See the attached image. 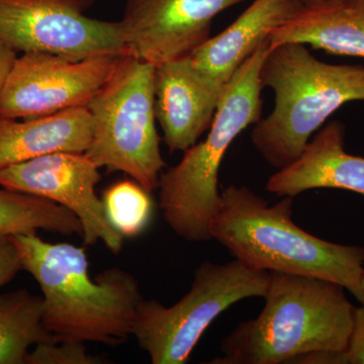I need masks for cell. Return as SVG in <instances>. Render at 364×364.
<instances>
[{
    "label": "cell",
    "instance_id": "6da1fadb",
    "mask_svg": "<svg viewBox=\"0 0 364 364\" xmlns=\"http://www.w3.org/2000/svg\"><path fill=\"white\" fill-rule=\"evenodd\" d=\"M23 270L40 286L43 322L55 342H93L117 346L132 336L142 301L138 280L119 267L91 279L85 249L49 243L37 233L11 236Z\"/></svg>",
    "mask_w": 364,
    "mask_h": 364
},
{
    "label": "cell",
    "instance_id": "7a4b0ae2",
    "mask_svg": "<svg viewBox=\"0 0 364 364\" xmlns=\"http://www.w3.org/2000/svg\"><path fill=\"white\" fill-rule=\"evenodd\" d=\"M294 198L269 205L247 186L231 184L208 226L210 238L254 269L329 280L364 304V247L326 241L296 226Z\"/></svg>",
    "mask_w": 364,
    "mask_h": 364
},
{
    "label": "cell",
    "instance_id": "3957f363",
    "mask_svg": "<svg viewBox=\"0 0 364 364\" xmlns=\"http://www.w3.org/2000/svg\"><path fill=\"white\" fill-rule=\"evenodd\" d=\"M345 291L318 277L270 272L259 315L228 334L222 355L208 363H291L313 352L346 350L355 306Z\"/></svg>",
    "mask_w": 364,
    "mask_h": 364
},
{
    "label": "cell",
    "instance_id": "277c9868",
    "mask_svg": "<svg viewBox=\"0 0 364 364\" xmlns=\"http://www.w3.org/2000/svg\"><path fill=\"white\" fill-rule=\"evenodd\" d=\"M262 87L274 95L272 112L254 126L251 141L277 170L298 159L314 134L347 102L364 100V66L335 65L306 45L272 47L260 68Z\"/></svg>",
    "mask_w": 364,
    "mask_h": 364
},
{
    "label": "cell",
    "instance_id": "5b68a950",
    "mask_svg": "<svg viewBox=\"0 0 364 364\" xmlns=\"http://www.w3.org/2000/svg\"><path fill=\"white\" fill-rule=\"evenodd\" d=\"M269 49L267 37L228 82L207 138L184 151L181 161L160 176L163 218L184 240H212L208 226L221 198L220 167L235 139L262 117L260 68Z\"/></svg>",
    "mask_w": 364,
    "mask_h": 364
},
{
    "label": "cell",
    "instance_id": "8992f818",
    "mask_svg": "<svg viewBox=\"0 0 364 364\" xmlns=\"http://www.w3.org/2000/svg\"><path fill=\"white\" fill-rule=\"evenodd\" d=\"M155 67L124 55L91 98L92 140L85 154L98 167L122 171L148 193L156 191L165 161L155 126Z\"/></svg>",
    "mask_w": 364,
    "mask_h": 364
},
{
    "label": "cell",
    "instance_id": "52a82bcc",
    "mask_svg": "<svg viewBox=\"0 0 364 364\" xmlns=\"http://www.w3.org/2000/svg\"><path fill=\"white\" fill-rule=\"evenodd\" d=\"M270 272L254 269L242 261H205L193 273L188 293L165 306L142 299L136 308L132 336L153 364H184L210 325L242 299L263 298Z\"/></svg>",
    "mask_w": 364,
    "mask_h": 364
},
{
    "label": "cell",
    "instance_id": "ba28073f",
    "mask_svg": "<svg viewBox=\"0 0 364 364\" xmlns=\"http://www.w3.org/2000/svg\"><path fill=\"white\" fill-rule=\"evenodd\" d=\"M95 0H0V43L72 60L127 54L119 21L86 16Z\"/></svg>",
    "mask_w": 364,
    "mask_h": 364
},
{
    "label": "cell",
    "instance_id": "9c48e42d",
    "mask_svg": "<svg viewBox=\"0 0 364 364\" xmlns=\"http://www.w3.org/2000/svg\"><path fill=\"white\" fill-rule=\"evenodd\" d=\"M124 55L72 60L50 53H23L2 91L0 117L33 119L86 107Z\"/></svg>",
    "mask_w": 364,
    "mask_h": 364
},
{
    "label": "cell",
    "instance_id": "30bf717a",
    "mask_svg": "<svg viewBox=\"0 0 364 364\" xmlns=\"http://www.w3.org/2000/svg\"><path fill=\"white\" fill-rule=\"evenodd\" d=\"M100 167L85 153L54 152L0 170V186L41 196L68 208L82 225L83 243L102 241L119 254L124 236L105 215L95 188L102 176Z\"/></svg>",
    "mask_w": 364,
    "mask_h": 364
},
{
    "label": "cell",
    "instance_id": "8fae6325",
    "mask_svg": "<svg viewBox=\"0 0 364 364\" xmlns=\"http://www.w3.org/2000/svg\"><path fill=\"white\" fill-rule=\"evenodd\" d=\"M245 0H128L119 21L127 55L154 67L191 56L218 14Z\"/></svg>",
    "mask_w": 364,
    "mask_h": 364
},
{
    "label": "cell",
    "instance_id": "7c38bea8",
    "mask_svg": "<svg viewBox=\"0 0 364 364\" xmlns=\"http://www.w3.org/2000/svg\"><path fill=\"white\" fill-rule=\"evenodd\" d=\"M155 114L169 152H184L210 130L226 86L186 57L155 67Z\"/></svg>",
    "mask_w": 364,
    "mask_h": 364
},
{
    "label": "cell",
    "instance_id": "4fadbf2b",
    "mask_svg": "<svg viewBox=\"0 0 364 364\" xmlns=\"http://www.w3.org/2000/svg\"><path fill=\"white\" fill-rule=\"evenodd\" d=\"M345 126L331 121L316 133L298 159L268 178L265 189L296 198L312 189L334 188L364 195V157L344 149Z\"/></svg>",
    "mask_w": 364,
    "mask_h": 364
},
{
    "label": "cell",
    "instance_id": "5bb4252c",
    "mask_svg": "<svg viewBox=\"0 0 364 364\" xmlns=\"http://www.w3.org/2000/svg\"><path fill=\"white\" fill-rule=\"evenodd\" d=\"M304 6L299 0H254L232 25L191 53L196 68L226 86L268 33Z\"/></svg>",
    "mask_w": 364,
    "mask_h": 364
},
{
    "label": "cell",
    "instance_id": "9a60e30c",
    "mask_svg": "<svg viewBox=\"0 0 364 364\" xmlns=\"http://www.w3.org/2000/svg\"><path fill=\"white\" fill-rule=\"evenodd\" d=\"M270 46L311 45L335 55L364 59V0H321L304 4L268 33Z\"/></svg>",
    "mask_w": 364,
    "mask_h": 364
},
{
    "label": "cell",
    "instance_id": "2e32d148",
    "mask_svg": "<svg viewBox=\"0 0 364 364\" xmlns=\"http://www.w3.org/2000/svg\"><path fill=\"white\" fill-rule=\"evenodd\" d=\"M92 132L86 107L23 122L0 117V170L50 153H85Z\"/></svg>",
    "mask_w": 364,
    "mask_h": 364
},
{
    "label": "cell",
    "instance_id": "e0dca14e",
    "mask_svg": "<svg viewBox=\"0 0 364 364\" xmlns=\"http://www.w3.org/2000/svg\"><path fill=\"white\" fill-rule=\"evenodd\" d=\"M43 312L42 296L26 289L0 294V364H26L30 347L54 341Z\"/></svg>",
    "mask_w": 364,
    "mask_h": 364
},
{
    "label": "cell",
    "instance_id": "ac0fdd59",
    "mask_svg": "<svg viewBox=\"0 0 364 364\" xmlns=\"http://www.w3.org/2000/svg\"><path fill=\"white\" fill-rule=\"evenodd\" d=\"M40 230L82 236V225L68 208L41 196L0 189V234L16 236Z\"/></svg>",
    "mask_w": 364,
    "mask_h": 364
},
{
    "label": "cell",
    "instance_id": "d6986e66",
    "mask_svg": "<svg viewBox=\"0 0 364 364\" xmlns=\"http://www.w3.org/2000/svg\"><path fill=\"white\" fill-rule=\"evenodd\" d=\"M105 215L112 227L134 238L145 231L153 214L150 193L135 181L112 184L102 196Z\"/></svg>",
    "mask_w": 364,
    "mask_h": 364
},
{
    "label": "cell",
    "instance_id": "ffe728a7",
    "mask_svg": "<svg viewBox=\"0 0 364 364\" xmlns=\"http://www.w3.org/2000/svg\"><path fill=\"white\" fill-rule=\"evenodd\" d=\"M105 359L91 355L82 342H42L28 352L26 364H100Z\"/></svg>",
    "mask_w": 364,
    "mask_h": 364
},
{
    "label": "cell",
    "instance_id": "44dd1931",
    "mask_svg": "<svg viewBox=\"0 0 364 364\" xmlns=\"http://www.w3.org/2000/svg\"><path fill=\"white\" fill-rule=\"evenodd\" d=\"M23 269L20 253L11 236L0 234V287L11 282Z\"/></svg>",
    "mask_w": 364,
    "mask_h": 364
},
{
    "label": "cell",
    "instance_id": "7402d4cb",
    "mask_svg": "<svg viewBox=\"0 0 364 364\" xmlns=\"http://www.w3.org/2000/svg\"><path fill=\"white\" fill-rule=\"evenodd\" d=\"M345 358L346 364H364V304L354 311L353 328Z\"/></svg>",
    "mask_w": 364,
    "mask_h": 364
},
{
    "label": "cell",
    "instance_id": "603a6c76",
    "mask_svg": "<svg viewBox=\"0 0 364 364\" xmlns=\"http://www.w3.org/2000/svg\"><path fill=\"white\" fill-rule=\"evenodd\" d=\"M16 54L18 53L0 43V97H1L9 72L13 68L14 61L18 58Z\"/></svg>",
    "mask_w": 364,
    "mask_h": 364
},
{
    "label": "cell",
    "instance_id": "cb8c5ba5",
    "mask_svg": "<svg viewBox=\"0 0 364 364\" xmlns=\"http://www.w3.org/2000/svg\"><path fill=\"white\" fill-rule=\"evenodd\" d=\"M299 1L303 2L304 4H311V2L321 1V0H299Z\"/></svg>",
    "mask_w": 364,
    "mask_h": 364
},
{
    "label": "cell",
    "instance_id": "d4e9b609",
    "mask_svg": "<svg viewBox=\"0 0 364 364\" xmlns=\"http://www.w3.org/2000/svg\"><path fill=\"white\" fill-rule=\"evenodd\" d=\"M361 286H363V291H364V272H363V279H361Z\"/></svg>",
    "mask_w": 364,
    "mask_h": 364
}]
</instances>
